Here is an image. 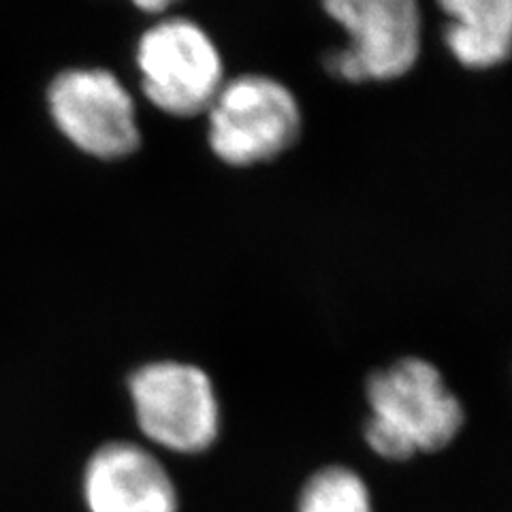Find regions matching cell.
Here are the masks:
<instances>
[{"instance_id": "277c9868", "label": "cell", "mask_w": 512, "mask_h": 512, "mask_svg": "<svg viewBox=\"0 0 512 512\" xmlns=\"http://www.w3.org/2000/svg\"><path fill=\"white\" fill-rule=\"evenodd\" d=\"M137 69L146 99L173 118L205 114L227 82L210 32L182 15H167L143 32Z\"/></svg>"}, {"instance_id": "7a4b0ae2", "label": "cell", "mask_w": 512, "mask_h": 512, "mask_svg": "<svg viewBox=\"0 0 512 512\" xmlns=\"http://www.w3.org/2000/svg\"><path fill=\"white\" fill-rule=\"evenodd\" d=\"M205 116L214 156L237 169L282 156L295 146L303 126L295 92L263 73L227 79Z\"/></svg>"}, {"instance_id": "52a82bcc", "label": "cell", "mask_w": 512, "mask_h": 512, "mask_svg": "<svg viewBox=\"0 0 512 512\" xmlns=\"http://www.w3.org/2000/svg\"><path fill=\"white\" fill-rule=\"evenodd\" d=\"M92 512H178V493L158 459L131 442H111L86 468Z\"/></svg>"}, {"instance_id": "3957f363", "label": "cell", "mask_w": 512, "mask_h": 512, "mask_svg": "<svg viewBox=\"0 0 512 512\" xmlns=\"http://www.w3.org/2000/svg\"><path fill=\"white\" fill-rule=\"evenodd\" d=\"M346 43L327 56V71L348 84L393 82L408 75L423 50L419 0H320Z\"/></svg>"}, {"instance_id": "9c48e42d", "label": "cell", "mask_w": 512, "mask_h": 512, "mask_svg": "<svg viewBox=\"0 0 512 512\" xmlns=\"http://www.w3.org/2000/svg\"><path fill=\"white\" fill-rule=\"evenodd\" d=\"M297 512H374V504L357 472L346 466H327L306 480Z\"/></svg>"}, {"instance_id": "6da1fadb", "label": "cell", "mask_w": 512, "mask_h": 512, "mask_svg": "<svg viewBox=\"0 0 512 512\" xmlns=\"http://www.w3.org/2000/svg\"><path fill=\"white\" fill-rule=\"evenodd\" d=\"M370 419L365 440L389 461L436 453L451 444L466 421L457 395L434 363L406 357L378 370L365 387Z\"/></svg>"}, {"instance_id": "8992f818", "label": "cell", "mask_w": 512, "mask_h": 512, "mask_svg": "<svg viewBox=\"0 0 512 512\" xmlns=\"http://www.w3.org/2000/svg\"><path fill=\"white\" fill-rule=\"evenodd\" d=\"M47 103L62 135L90 156L120 160L139 148L137 107L114 73L64 71L50 86Z\"/></svg>"}, {"instance_id": "ba28073f", "label": "cell", "mask_w": 512, "mask_h": 512, "mask_svg": "<svg viewBox=\"0 0 512 512\" xmlns=\"http://www.w3.org/2000/svg\"><path fill=\"white\" fill-rule=\"evenodd\" d=\"M444 43L470 71L498 69L512 58V0H436Z\"/></svg>"}, {"instance_id": "5b68a950", "label": "cell", "mask_w": 512, "mask_h": 512, "mask_svg": "<svg viewBox=\"0 0 512 512\" xmlns=\"http://www.w3.org/2000/svg\"><path fill=\"white\" fill-rule=\"evenodd\" d=\"M143 434L178 453H201L220 431L214 384L201 367L182 361H156L128 378Z\"/></svg>"}, {"instance_id": "30bf717a", "label": "cell", "mask_w": 512, "mask_h": 512, "mask_svg": "<svg viewBox=\"0 0 512 512\" xmlns=\"http://www.w3.org/2000/svg\"><path fill=\"white\" fill-rule=\"evenodd\" d=\"M178 3L180 0H133V5L146 13H165Z\"/></svg>"}]
</instances>
